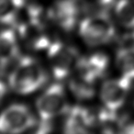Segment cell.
I'll return each mask as SVG.
<instances>
[{"mask_svg": "<svg viewBox=\"0 0 134 134\" xmlns=\"http://www.w3.org/2000/svg\"><path fill=\"white\" fill-rule=\"evenodd\" d=\"M69 87L75 97L79 99H90L95 95L96 81L78 72L75 71L70 75Z\"/></svg>", "mask_w": 134, "mask_h": 134, "instance_id": "11", "label": "cell"}, {"mask_svg": "<svg viewBox=\"0 0 134 134\" xmlns=\"http://www.w3.org/2000/svg\"><path fill=\"white\" fill-rule=\"evenodd\" d=\"M2 69H3V68L1 66H0V72H1V70H2Z\"/></svg>", "mask_w": 134, "mask_h": 134, "instance_id": "18", "label": "cell"}, {"mask_svg": "<svg viewBox=\"0 0 134 134\" xmlns=\"http://www.w3.org/2000/svg\"><path fill=\"white\" fill-rule=\"evenodd\" d=\"M80 12L86 16L108 15V11L115 6L116 0H78Z\"/></svg>", "mask_w": 134, "mask_h": 134, "instance_id": "13", "label": "cell"}, {"mask_svg": "<svg viewBox=\"0 0 134 134\" xmlns=\"http://www.w3.org/2000/svg\"><path fill=\"white\" fill-rule=\"evenodd\" d=\"M115 14L122 26L134 29V0H119L115 3Z\"/></svg>", "mask_w": 134, "mask_h": 134, "instance_id": "15", "label": "cell"}, {"mask_svg": "<svg viewBox=\"0 0 134 134\" xmlns=\"http://www.w3.org/2000/svg\"><path fill=\"white\" fill-rule=\"evenodd\" d=\"M79 33L89 46H100L115 38L116 28L108 15L86 16L79 25Z\"/></svg>", "mask_w": 134, "mask_h": 134, "instance_id": "3", "label": "cell"}, {"mask_svg": "<svg viewBox=\"0 0 134 134\" xmlns=\"http://www.w3.org/2000/svg\"><path fill=\"white\" fill-rule=\"evenodd\" d=\"M118 132L134 133V114L127 112L118 115Z\"/></svg>", "mask_w": 134, "mask_h": 134, "instance_id": "16", "label": "cell"}, {"mask_svg": "<svg viewBox=\"0 0 134 134\" xmlns=\"http://www.w3.org/2000/svg\"><path fill=\"white\" fill-rule=\"evenodd\" d=\"M79 12L75 0H56L47 11L46 18L58 30L69 32L77 24Z\"/></svg>", "mask_w": 134, "mask_h": 134, "instance_id": "6", "label": "cell"}, {"mask_svg": "<svg viewBox=\"0 0 134 134\" xmlns=\"http://www.w3.org/2000/svg\"><path fill=\"white\" fill-rule=\"evenodd\" d=\"M47 74L37 59L30 56L20 58L10 73L8 83L13 91L20 95L34 93L44 86Z\"/></svg>", "mask_w": 134, "mask_h": 134, "instance_id": "1", "label": "cell"}, {"mask_svg": "<svg viewBox=\"0 0 134 134\" xmlns=\"http://www.w3.org/2000/svg\"><path fill=\"white\" fill-rule=\"evenodd\" d=\"M25 4V0H0V23L15 24Z\"/></svg>", "mask_w": 134, "mask_h": 134, "instance_id": "12", "label": "cell"}, {"mask_svg": "<svg viewBox=\"0 0 134 134\" xmlns=\"http://www.w3.org/2000/svg\"><path fill=\"white\" fill-rule=\"evenodd\" d=\"M47 52L51 71L54 78L59 81L74 73L81 58L75 46L63 41H52Z\"/></svg>", "mask_w": 134, "mask_h": 134, "instance_id": "2", "label": "cell"}, {"mask_svg": "<svg viewBox=\"0 0 134 134\" xmlns=\"http://www.w3.org/2000/svg\"><path fill=\"white\" fill-rule=\"evenodd\" d=\"M108 68V57L104 53L95 52L90 55L81 57L75 71L78 72L97 82L99 78L104 76Z\"/></svg>", "mask_w": 134, "mask_h": 134, "instance_id": "9", "label": "cell"}, {"mask_svg": "<svg viewBox=\"0 0 134 134\" xmlns=\"http://www.w3.org/2000/svg\"><path fill=\"white\" fill-rule=\"evenodd\" d=\"M40 119L52 120L68 110L64 87L59 83L52 84L42 92L36 101Z\"/></svg>", "mask_w": 134, "mask_h": 134, "instance_id": "4", "label": "cell"}, {"mask_svg": "<svg viewBox=\"0 0 134 134\" xmlns=\"http://www.w3.org/2000/svg\"><path fill=\"white\" fill-rule=\"evenodd\" d=\"M131 82V79L121 75V77L103 83L100 88V98L105 108L113 111L119 110L126 101Z\"/></svg>", "mask_w": 134, "mask_h": 134, "instance_id": "7", "label": "cell"}, {"mask_svg": "<svg viewBox=\"0 0 134 134\" xmlns=\"http://www.w3.org/2000/svg\"><path fill=\"white\" fill-rule=\"evenodd\" d=\"M18 34L12 30L0 32V66L5 68L18 59L19 44Z\"/></svg>", "mask_w": 134, "mask_h": 134, "instance_id": "10", "label": "cell"}, {"mask_svg": "<svg viewBox=\"0 0 134 134\" xmlns=\"http://www.w3.org/2000/svg\"><path fill=\"white\" fill-rule=\"evenodd\" d=\"M35 123L30 108L22 104H14L0 114V131L20 133L30 130Z\"/></svg>", "mask_w": 134, "mask_h": 134, "instance_id": "5", "label": "cell"}, {"mask_svg": "<svg viewBox=\"0 0 134 134\" xmlns=\"http://www.w3.org/2000/svg\"><path fill=\"white\" fill-rule=\"evenodd\" d=\"M94 129L93 112L81 106L68 108L65 112L63 131L66 133H87Z\"/></svg>", "mask_w": 134, "mask_h": 134, "instance_id": "8", "label": "cell"}, {"mask_svg": "<svg viewBox=\"0 0 134 134\" xmlns=\"http://www.w3.org/2000/svg\"><path fill=\"white\" fill-rule=\"evenodd\" d=\"M7 92H8V87L6 84L2 81H0V104L3 102L4 98L6 97Z\"/></svg>", "mask_w": 134, "mask_h": 134, "instance_id": "17", "label": "cell"}, {"mask_svg": "<svg viewBox=\"0 0 134 134\" xmlns=\"http://www.w3.org/2000/svg\"><path fill=\"white\" fill-rule=\"evenodd\" d=\"M116 66L121 75L134 79V49L118 50L116 54Z\"/></svg>", "mask_w": 134, "mask_h": 134, "instance_id": "14", "label": "cell"}]
</instances>
